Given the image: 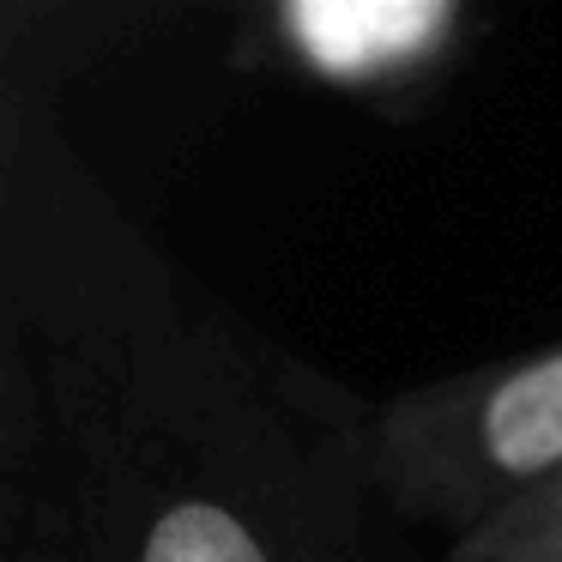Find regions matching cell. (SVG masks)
<instances>
[{"label": "cell", "mask_w": 562, "mask_h": 562, "mask_svg": "<svg viewBox=\"0 0 562 562\" xmlns=\"http://www.w3.org/2000/svg\"><path fill=\"white\" fill-rule=\"evenodd\" d=\"M0 260L103 562H351L345 496L243 333L13 103Z\"/></svg>", "instance_id": "1"}, {"label": "cell", "mask_w": 562, "mask_h": 562, "mask_svg": "<svg viewBox=\"0 0 562 562\" xmlns=\"http://www.w3.org/2000/svg\"><path fill=\"white\" fill-rule=\"evenodd\" d=\"M369 484L460 544L562 472V345L405 387L363 429Z\"/></svg>", "instance_id": "2"}, {"label": "cell", "mask_w": 562, "mask_h": 562, "mask_svg": "<svg viewBox=\"0 0 562 562\" xmlns=\"http://www.w3.org/2000/svg\"><path fill=\"white\" fill-rule=\"evenodd\" d=\"M7 103V98H0ZM0 562H103L0 260Z\"/></svg>", "instance_id": "3"}, {"label": "cell", "mask_w": 562, "mask_h": 562, "mask_svg": "<svg viewBox=\"0 0 562 562\" xmlns=\"http://www.w3.org/2000/svg\"><path fill=\"white\" fill-rule=\"evenodd\" d=\"M448 562H562V472L448 544Z\"/></svg>", "instance_id": "4"}]
</instances>
